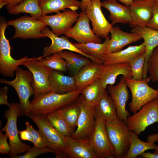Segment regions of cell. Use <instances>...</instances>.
<instances>
[{"label": "cell", "mask_w": 158, "mask_h": 158, "mask_svg": "<svg viewBox=\"0 0 158 158\" xmlns=\"http://www.w3.org/2000/svg\"><path fill=\"white\" fill-rule=\"evenodd\" d=\"M83 90H77L63 94L51 91L42 94L30 102L31 114L47 115L75 102Z\"/></svg>", "instance_id": "1"}, {"label": "cell", "mask_w": 158, "mask_h": 158, "mask_svg": "<svg viewBox=\"0 0 158 158\" xmlns=\"http://www.w3.org/2000/svg\"><path fill=\"white\" fill-rule=\"evenodd\" d=\"M28 117L37 126L47 147L53 151L56 158H64L68 146L67 136L52 125L47 115L30 114Z\"/></svg>", "instance_id": "2"}, {"label": "cell", "mask_w": 158, "mask_h": 158, "mask_svg": "<svg viewBox=\"0 0 158 158\" xmlns=\"http://www.w3.org/2000/svg\"><path fill=\"white\" fill-rule=\"evenodd\" d=\"M33 82L31 72L19 67L16 70V78L12 81L0 79L1 83L10 85L14 88L19 98L21 115L28 117L31 114L32 109L29 99L34 94Z\"/></svg>", "instance_id": "3"}, {"label": "cell", "mask_w": 158, "mask_h": 158, "mask_svg": "<svg viewBox=\"0 0 158 158\" xmlns=\"http://www.w3.org/2000/svg\"><path fill=\"white\" fill-rule=\"evenodd\" d=\"M21 115L20 104L17 102H12L4 114V117L7 121L0 131L4 132L8 137L11 147L9 154L11 158L27 151L31 147L29 145L23 142L18 136L17 122L18 117Z\"/></svg>", "instance_id": "4"}, {"label": "cell", "mask_w": 158, "mask_h": 158, "mask_svg": "<svg viewBox=\"0 0 158 158\" xmlns=\"http://www.w3.org/2000/svg\"><path fill=\"white\" fill-rule=\"evenodd\" d=\"M107 133L115 151V158H124L130 146V131L126 123L118 118L105 121Z\"/></svg>", "instance_id": "5"}, {"label": "cell", "mask_w": 158, "mask_h": 158, "mask_svg": "<svg viewBox=\"0 0 158 158\" xmlns=\"http://www.w3.org/2000/svg\"><path fill=\"white\" fill-rule=\"evenodd\" d=\"M7 22L2 17L0 21V73L5 77H13L14 73L23 63L28 60L26 56L18 59H13L11 55V47L6 38L5 31L8 26Z\"/></svg>", "instance_id": "6"}, {"label": "cell", "mask_w": 158, "mask_h": 158, "mask_svg": "<svg viewBox=\"0 0 158 158\" xmlns=\"http://www.w3.org/2000/svg\"><path fill=\"white\" fill-rule=\"evenodd\" d=\"M151 80L149 77L141 80L132 78L126 79L128 87L132 95V101L129 104L130 111L134 113L139 111L146 104L158 98V90L150 86Z\"/></svg>", "instance_id": "7"}, {"label": "cell", "mask_w": 158, "mask_h": 158, "mask_svg": "<svg viewBox=\"0 0 158 158\" xmlns=\"http://www.w3.org/2000/svg\"><path fill=\"white\" fill-rule=\"evenodd\" d=\"M156 122H158V98L147 102L133 115L129 116L126 124L130 131L138 135Z\"/></svg>", "instance_id": "8"}, {"label": "cell", "mask_w": 158, "mask_h": 158, "mask_svg": "<svg viewBox=\"0 0 158 158\" xmlns=\"http://www.w3.org/2000/svg\"><path fill=\"white\" fill-rule=\"evenodd\" d=\"M8 26L11 25L15 29L12 39H39L46 37L42 31L47 26L44 23L34 17L25 16L7 22Z\"/></svg>", "instance_id": "9"}, {"label": "cell", "mask_w": 158, "mask_h": 158, "mask_svg": "<svg viewBox=\"0 0 158 158\" xmlns=\"http://www.w3.org/2000/svg\"><path fill=\"white\" fill-rule=\"evenodd\" d=\"M95 125L92 133L88 137L98 158H115L114 148L108 137L105 122L96 114Z\"/></svg>", "instance_id": "10"}, {"label": "cell", "mask_w": 158, "mask_h": 158, "mask_svg": "<svg viewBox=\"0 0 158 158\" xmlns=\"http://www.w3.org/2000/svg\"><path fill=\"white\" fill-rule=\"evenodd\" d=\"M80 112L75 131L71 136L74 139L88 138L94 130L95 122V107L88 103L81 94L75 101Z\"/></svg>", "instance_id": "11"}, {"label": "cell", "mask_w": 158, "mask_h": 158, "mask_svg": "<svg viewBox=\"0 0 158 158\" xmlns=\"http://www.w3.org/2000/svg\"><path fill=\"white\" fill-rule=\"evenodd\" d=\"M22 65L27 68L32 74L34 98L52 91L49 80L51 69L43 65L36 57L29 58Z\"/></svg>", "instance_id": "12"}, {"label": "cell", "mask_w": 158, "mask_h": 158, "mask_svg": "<svg viewBox=\"0 0 158 158\" xmlns=\"http://www.w3.org/2000/svg\"><path fill=\"white\" fill-rule=\"evenodd\" d=\"M101 0H91L85 11L92 24V30L99 38L108 36L113 25L105 18L101 10Z\"/></svg>", "instance_id": "13"}, {"label": "cell", "mask_w": 158, "mask_h": 158, "mask_svg": "<svg viewBox=\"0 0 158 158\" xmlns=\"http://www.w3.org/2000/svg\"><path fill=\"white\" fill-rule=\"evenodd\" d=\"M42 32L46 37L49 38L51 40V43L49 46L44 48L43 55L41 56L42 57L47 58L55 53L59 52L66 49L82 55L93 61L102 64L103 63L102 61L83 52L76 47L66 36H62L61 37H59L54 33L47 26L44 28Z\"/></svg>", "instance_id": "14"}, {"label": "cell", "mask_w": 158, "mask_h": 158, "mask_svg": "<svg viewBox=\"0 0 158 158\" xmlns=\"http://www.w3.org/2000/svg\"><path fill=\"white\" fill-rule=\"evenodd\" d=\"M79 16L75 11L66 10L54 15L42 16L38 20L50 26L52 32L59 36L71 28Z\"/></svg>", "instance_id": "15"}, {"label": "cell", "mask_w": 158, "mask_h": 158, "mask_svg": "<svg viewBox=\"0 0 158 158\" xmlns=\"http://www.w3.org/2000/svg\"><path fill=\"white\" fill-rule=\"evenodd\" d=\"M64 34L78 43H102L101 39L97 37L91 29L89 20L85 11L80 12L75 25Z\"/></svg>", "instance_id": "16"}, {"label": "cell", "mask_w": 158, "mask_h": 158, "mask_svg": "<svg viewBox=\"0 0 158 158\" xmlns=\"http://www.w3.org/2000/svg\"><path fill=\"white\" fill-rule=\"evenodd\" d=\"M127 87L126 79L123 75L117 85H109L107 87L108 92L116 106L118 118L126 123L128 117L130 116L129 111L126 109L129 98Z\"/></svg>", "instance_id": "17"}, {"label": "cell", "mask_w": 158, "mask_h": 158, "mask_svg": "<svg viewBox=\"0 0 158 158\" xmlns=\"http://www.w3.org/2000/svg\"><path fill=\"white\" fill-rule=\"evenodd\" d=\"M153 0L134 1L130 6L131 21L130 26H147L153 15Z\"/></svg>", "instance_id": "18"}, {"label": "cell", "mask_w": 158, "mask_h": 158, "mask_svg": "<svg viewBox=\"0 0 158 158\" xmlns=\"http://www.w3.org/2000/svg\"><path fill=\"white\" fill-rule=\"evenodd\" d=\"M122 75L127 79L132 78L129 63H118L109 64H103L99 78L106 89L108 85H113L117 77Z\"/></svg>", "instance_id": "19"}, {"label": "cell", "mask_w": 158, "mask_h": 158, "mask_svg": "<svg viewBox=\"0 0 158 158\" xmlns=\"http://www.w3.org/2000/svg\"><path fill=\"white\" fill-rule=\"evenodd\" d=\"M68 146L64 158H98L88 138L74 139L67 136Z\"/></svg>", "instance_id": "20"}, {"label": "cell", "mask_w": 158, "mask_h": 158, "mask_svg": "<svg viewBox=\"0 0 158 158\" xmlns=\"http://www.w3.org/2000/svg\"><path fill=\"white\" fill-rule=\"evenodd\" d=\"M110 33L111 38L105 51V54L120 51L126 45L137 42L142 38L138 34L124 32L117 26L113 27Z\"/></svg>", "instance_id": "21"}, {"label": "cell", "mask_w": 158, "mask_h": 158, "mask_svg": "<svg viewBox=\"0 0 158 158\" xmlns=\"http://www.w3.org/2000/svg\"><path fill=\"white\" fill-rule=\"evenodd\" d=\"M145 51L146 48L143 42L139 45L130 46L115 52L105 54L103 64L118 63H129Z\"/></svg>", "instance_id": "22"}, {"label": "cell", "mask_w": 158, "mask_h": 158, "mask_svg": "<svg viewBox=\"0 0 158 158\" xmlns=\"http://www.w3.org/2000/svg\"><path fill=\"white\" fill-rule=\"evenodd\" d=\"M131 31L139 35L144 40L146 51L143 73V78H145L148 73L146 70L147 60L152 50L158 46V31L147 26H137L133 28Z\"/></svg>", "instance_id": "23"}, {"label": "cell", "mask_w": 158, "mask_h": 158, "mask_svg": "<svg viewBox=\"0 0 158 158\" xmlns=\"http://www.w3.org/2000/svg\"><path fill=\"white\" fill-rule=\"evenodd\" d=\"M49 80L51 91L58 93H66L78 89L73 77L65 75L61 71L51 69Z\"/></svg>", "instance_id": "24"}, {"label": "cell", "mask_w": 158, "mask_h": 158, "mask_svg": "<svg viewBox=\"0 0 158 158\" xmlns=\"http://www.w3.org/2000/svg\"><path fill=\"white\" fill-rule=\"evenodd\" d=\"M103 64L92 61L74 74L73 77L78 89L83 90L92 83L99 78Z\"/></svg>", "instance_id": "25"}, {"label": "cell", "mask_w": 158, "mask_h": 158, "mask_svg": "<svg viewBox=\"0 0 158 158\" xmlns=\"http://www.w3.org/2000/svg\"><path fill=\"white\" fill-rule=\"evenodd\" d=\"M101 6L107 9L109 12V18L113 25L120 23H130L131 21L130 6H124L115 0H107L101 3Z\"/></svg>", "instance_id": "26"}, {"label": "cell", "mask_w": 158, "mask_h": 158, "mask_svg": "<svg viewBox=\"0 0 158 158\" xmlns=\"http://www.w3.org/2000/svg\"><path fill=\"white\" fill-rule=\"evenodd\" d=\"M39 4L42 11V16L68 8L75 11L80 8L81 2L77 0H39Z\"/></svg>", "instance_id": "27"}, {"label": "cell", "mask_w": 158, "mask_h": 158, "mask_svg": "<svg viewBox=\"0 0 158 158\" xmlns=\"http://www.w3.org/2000/svg\"><path fill=\"white\" fill-rule=\"evenodd\" d=\"M108 93L106 90L99 103L95 106V114L105 122L114 121L118 118L116 106Z\"/></svg>", "instance_id": "28"}, {"label": "cell", "mask_w": 158, "mask_h": 158, "mask_svg": "<svg viewBox=\"0 0 158 158\" xmlns=\"http://www.w3.org/2000/svg\"><path fill=\"white\" fill-rule=\"evenodd\" d=\"M105 39L104 42L101 43L89 42L85 43H74L73 44L83 52L104 62L105 60V51L110 40L108 36Z\"/></svg>", "instance_id": "29"}, {"label": "cell", "mask_w": 158, "mask_h": 158, "mask_svg": "<svg viewBox=\"0 0 158 158\" xmlns=\"http://www.w3.org/2000/svg\"><path fill=\"white\" fill-rule=\"evenodd\" d=\"M129 140V147L124 158H136L147 150L158 148V146L154 143L142 141L138 138V135L131 131Z\"/></svg>", "instance_id": "30"}, {"label": "cell", "mask_w": 158, "mask_h": 158, "mask_svg": "<svg viewBox=\"0 0 158 158\" xmlns=\"http://www.w3.org/2000/svg\"><path fill=\"white\" fill-rule=\"evenodd\" d=\"M105 90L101 80L98 78L85 87L81 94L88 103L95 107L99 103Z\"/></svg>", "instance_id": "31"}, {"label": "cell", "mask_w": 158, "mask_h": 158, "mask_svg": "<svg viewBox=\"0 0 158 158\" xmlns=\"http://www.w3.org/2000/svg\"><path fill=\"white\" fill-rule=\"evenodd\" d=\"M75 53L67 51L59 52L60 56L66 62L67 69L72 70L74 73V74L83 66L92 61L82 55Z\"/></svg>", "instance_id": "32"}, {"label": "cell", "mask_w": 158, "mask_h": 158, "mask_svg": "<svg viewBox=\"0 0 158 158\" xmlns=\"http://www.w3.org/2000/svg\"><path fill=\"white\" fill-rule=\"evenodd\" d=\"M39 0H24L19 4L8 10L12 15H17L21 13L30 14L38 20L42 16V9L39 4Z\"/></svg>", "instance_id": "33"}, {"label": "cell", "mask_w": 158, "mask_h": 158, "mask_svg": "<svg viewBox=\"0 0 158 158\" xmlns=\"http://www.w3.org/2000/svg\"><path fill=\"white\" fill-rule=\"evenodd\" d=\"M52 125L59 132L66 136L71 137L73 131L69 126L61 109L47 115Z\"/></svg>", "instance_id": "34"}, {"label": "cell", "mask_w": 158, "mask_h": 158, "mask_svg": "<svg viewBox=\"0 0 158 158\" xmlns=\"http://www.w3.org/2000/svg\"><path fill=\"white\" fill-rule=\"evenodd\" d=\"M60 109L68 125L73 131L77 127L80 112V107L75 101Z\"/></svg>", "instance_id": "35"}, {"label": "cell", "mask_w": 158, "mask_h": 158, "mask_svg": "<svg viewBox=\"0 0 158 158\" xmlns=\"http://www.w3.org/2000/svg\"><path fill=\"white\" fill-rule=\"evenodd\" d=\"M45 58L40 56L38 60L44 66L51 69L65 72L67 69L66 61L60 55L59 52L55 53Z\"/></svg>", "instance_id": "36"}, {"label": "cell", "mask_w": 158, "mask_h": 158, "mask_svg": "<svg viewBox=\"0 0 158 158\" xmlns=\"http://www.w3.org/2000/svg\"><path fill=\"white\" fill-rule=\"evenodd\" d=\"M146 70L151 80L156 82L158 79V46L151 52L146 63Z\"/></svg>", "instance_id": "37"}, {"label": "cell", "mask_w": 158, "mask_h": 158, "mask_svg": "<svg viewBox=\"0 0 158 158\" xmlns=\"http://www.w3.org/2000/svg\"><path fill=\"white\" fill-rule=\"evenodd\" d=\"M145 53L131 61L129 63L130 67L132 78L135 80L143 79V68L145 60Z\"/></svg>", "instance_id": "38"}, {"label": "cell", "mask_w": 158, "mask_h": 158, "mask_svg": "<svg viewBox=\"0 0 158 158\" xmlns=\"http://www.w3.org/2000/svg\"><path fill=\"white\" fill-rule=\"evenodd\" d=\"M53 152L47 147H38L34 146L29 148L27 152L23 155H17L13 158H35L42 154Z\"/></svg>", "instance_id": "39"}, {"label": "cell", "mask_w": 158, "mask_h": 158, "mask_svg": "<svg viewBox=\"0 0 158 158\" xmlns=\"http://www.w3.org/2000/svg\"><path fill=\"white\" fill-rule=\"evenodd\" d=\"M25 124L26 129L30 130L32 134L33 138L32 143L34 146L38 147H47L40 131L35 130L27 121Z\"/></svg>", "instance_id": "40"}, {"label": "cell", "mask_w": 158, "mask_h": 158, "mask_svg": "<svg viewBox=\"0 0 158 158\" xmlns=\"http://www.w3.org/2000/svg\"><path fill=\"white\" fill-rule=\"evenodd\" d=\"M8 138V135L4 134L3 131L0 132V153L3 154H9L11 147L8 143L7 140Z\"/></svg>", "instance_id": "41"}, {"label": "cell", "mask_w": 158, "mask_h": 158, "mask_svg": "<svg viewBox=\"0 0 158 158\" xmlns=\"http://www.w3.org/2000/svg\"><path fill=\"white\" fill-rule=\"evenodd\" d=\"M147 27L158 31V2L154 1L153 15Z\"/></svg>", "instance_id": "42"}, {"label": "cell", "mask_w": 158, "mask_h": 158, "mask_svg": "<svg viewBox=\"0 0 158 158\" xmlns=\"http://www.w3.org/2000/svg\"><path fill=\"white\" fill-rule=\"evenodd\" d=\"M9 87L6 86L1 87L0 90V104L6 105L9 107L10 104L8 101L7 94Z\"/></svg>", "instance_id": "43"}, {"label": "cell", "mask_w": 158, "mask_h": 158, "mask_svg": "<svg viewBox=\"0 0 158 158\" xmlns=\"http://www.w3.org/2000/svg\"><path fill=\"white\" fill-rule=\"evenodd\" d=\"M18 134L22 140L28 141L33 143V137L31 132L29 130L26 128L24 130H18Z\"/></svg>", "instance_id": "44"}, {"label": "cell", "mask_w": 158, "mask_h": 158, "mask_svg": "<svg viewBox=\"0 0 158 158\" xmlns=\"http://www.w3.org/2000/svg\"><path fill=\"white\" fill-rule=\"evenodd\" d=\"M24 0H0V2H5L8 4L6 6L7 10H8L13 7L16 6L21 3Z\"/></svg>", "instance_id": "45"}, {"label": "cell", "mask_w": 158, "mask_h": 158, "mask_svg": "<svg viewBox=\"0 0 158 158\" xmlns=\"http://www.w3.org/2000/svg\"><path fill=\"white\" fill-rule=\"evenodd\" d=\"M157 142H158V133L148 135L147 138V142L154 143Z\"/></svg>", "instance_id": "46"}, {"label": "cell", "mask_w": 158, "mask_h": 158, "mask_svg": "<svg viewBox=\"0 0 158 158\" xmlns=\"http://www.w3.org/2000/svg\"><path fill=\"white\" fill-rule=\"evenodd\" d=\"M143 158H158V154L154 153H152L150 152H144L139 155Z\"/></svg>", "instance_id": "47"}, {"label": "cell", "mask_w": 158, "mask_h": 158, "mask_svg": "<svg viewBox=\"0 0 158 158\" xmlns=\"http://www.w3.org/2000/svg\"><path fill=\"white\" fill-rule=\"evenodd\" d=\"M91 0H82L81 2L80 8L81 11H84L87 5Z\"/></svg>", "instance_id": "48"}, {"label": "cell", "mask_w": 158, "mask_h": 158, "mask_svg": "<svg viewBox=\"0 0 158 158\" xmlns=\"http://www.w3.org/2000/svg\"><path fill=\"white\" fill-rule=\"evenodd\" d=\"M118 0L123 4L125 6H130L133 3L134 1L133 0Z\"/></svg>", "instance_id": "49"}, {"label": "cell", "mask_w": 158, "mask_h": 158, "mask_svg": "<svg viewBox=\"0 0 158 158\" xmlns=\"http://www.w3.org/2000/svg\"><path fill=\"white\" fill-rule=\"evenodd\" d=\"M8 4L5 2L1 1L0 2V8H1L4 6L7 5Z\"/></svg>", "instance_id": "50"}, {"label": "cell", "mask_w": 158, "mask_h": 158, "mask_svg": "<svg viewBox=\"0 0 158 158\" xmlns=\"http://www.w3.org/2000/svg\"><path fill=\"white\" fill-rule=\"evenodd\" d=\"M153 153L158 154V148L154 150Z\"/></svg>", "instance_id": "51"}, {"label": "cell", "mask_w": 158, "mask_h": 158, "mask_svg": "<svg viewBox=\"0 0 158 158\" xmlns=\"http://www.w3.org/2000/svg\"><path fill=\"white\" fill-rule=\"evenodd\" d=\"M133 1H142V0H133Z\"/></svg>", "instance_id": "52"}, {"label": "cell", "mask_w": 158, "mask_h": 158, "mask_svg": "<svg viewBox=\"0 0 158 158\" xmlns=\"http://www.w3.org/2000/svg\"><path fill=\"white\" fill-rule=\"evenodd\" d=\"M154 1L158 2V0H153Z\"/></svg>", "instance_id": "53"}, {"label": "cell", "mask_w": 158, "mask_h": 158, "mask_svg": "<svg viewBox=\"0 0 158 158\" xmlns=\"http://www.w3.org/2000/svg\"><path fill=\"white\" fill-rule=\"evenodd\" d=\"M157 90H158V79H157Z\"/></svg>", "instance_id": "54"}]
</instances>
